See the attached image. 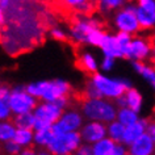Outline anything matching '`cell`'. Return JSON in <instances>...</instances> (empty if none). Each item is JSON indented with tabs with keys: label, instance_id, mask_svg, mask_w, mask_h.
I'll use <instances>...</instances> for the list:
<instances>
[{
	"label": "cell",
	"instance_id": "cell-1",
	"mask_svg": "<svg viewBox=\"0 0 155 155\" xmlns=\"http://www.w3.org/2000/svg\"><path fill=\"white\" fill-rule=\"evenodd\" d=\"M71 86L64 79L38 80L25 84V91L37 100L46 103H55L57 100L66 97L70 94Z\"/></svg>",
	"mask_w": 155,
	"mask_h": 155
},
{
	"label": "cell",
	"instance_id": "cell-2",
	"mask_svg": "<svg viewBox=\"0 0 155 155\" xmlns=\"http://www.w3.org/2000/svg\"><path fill=\"white\" fill-rule=\"evenodd\" d=\"M80 112L86 121L108 124L117 120L118 108L114 101L107 99H84L80 104Z\"/></svg>",
	"mask_w": 155,
	"mask_h": 155
},
{
	"label": "cell",
	"instance_id": "cell-3",
	"mask_svg": "<svg viewBox=\"0 0 155 155\" xmlns=\"http://www.w3.org/2000/svg\"><path fill=\"white\" fill-rule=\"evenodd\" d=\"M90 80L99 90L103 99L110 100V101L117 100L133 88L131 82L126 78H114L103 72H97L95 75H92Z\"/></svg>",
	"mask_w": 155,
	"mask_h": 155
},
{
	"label": "cell",
	"instance_id": "cell-4",
	"mask_svg": "<svg viewBox=\"0 0 155 155\" xmlns=\"http://www.w3.org/2000/svg\"><path fill=\"white\" fill-rule=\"evenodd\" d=\"M113 25L117 32L127 33L134 37L141 30L137 17V3H126L121 9L113 15Z\"/></svg>",
	"mask_w": 155,
	"mask_h": 155
},
{
	"label": "cell",
	"instance_id": "cell-5",
	"mask_svg": "<svg viewBox=\"0 0 155 155\" xmlns=\"http://www.w3.org/2000/svg\"><path fill=\"white\" fill-rule=\"evenodd\" d=\"M99 28H101V21L97 17L88 16V15H79L70 26V40L75 44L86 45L90 34Z\"/></svg>",
	"mask_w": 155,
	"mask_h": 155
},
{
	"label": "cell",
	"instance_id": "cell-6",
	"mask_svg": "<svg viewBox=\"0 0 155 155\" xmlns=\"http://www.w3.org/2000/svg\"><path fill=\"white\" fill-rule=\"evenodd\" d=\"M83 145V138L80 131L64 133L62 135H53V139L46 147V150L53 155H72Z\"/></svg>",
	"mask_w": 155,
	"mask_h": 155
},
{
	"label": "cell",
	"instance_id": "cell-7",
	"mask_svg": "<svg viewBox=\"0 0 155 155\" xmlns=\"http://www.w3.org/2000/svg\"><path fill=\"white\" fill-rule=\"evenodd\" d=\"M38 100L29 95L25 91V86L17 84L12 87V94L9 96V107L12 109L13 116L32 113L38 105Z\"/></svg>",
	"mask_w": 155,
	"mask_h": 155
},
{
	"label": "cell",
	"instance_id": "cell-8",
	"mask_svg": "<svg viewBox=\"0 0 155 155\" xmlns=\"http://www.w3.org/2000/svg\"><path fill=\"white\" fill-rule=\"evenodd\" d=\"M63 109H61L55 103H46L40 101L37 108L34 109V116L37 118V122L34 125V131L50 129L53 125L59 121V118L63 114Z\"/></svg>",
	"mask_w": 155,
	"mask_h": 155
},
{
	"label": "cell",
	"instance_id": "cell-9",
	"mask_svg": "<svg viewBox=\"0 0 155 155\" xmlns=\"http://www.w3.org/2000/svg\"><path fill=\"white\" fill-rule=\"evenodd\" d=\"M86 124V118L80 110L66 109L55 125L51 126L53 135H62L64 133H74L80 131L83 125Z\"/></svg>",
	"mask_w": 155,
	"mask_h": 155
},
{
	"label": "cell",
	"instance_id": "cell-10",
	"mask_svg": "<svg viewBox=\"0 0 155 155\" xmlns=\"http://www.w3.org/2000/svg\"><path fill=\"white\" fill-rule=\"evenodd\" d=\"M153 54V44L145 37L134 36L125 53V58L131 62H145Z\"/></svg>",
	"mask_w": 155,
	"mask_h": 155
},
{
	"label": "cell",
	"instance_id": "cell-11",
	"mask_svg": "<svg viewBox=\"0 0 155 155\" xmlns=\"http://www.w3.org/2000/svg\"><path fill=\"white\" fill-rule=\"evenodd\" d=\"M80 135L83 138V143L86 145H95L99 141L108 137L107 125L101 122H95V121H86L80 130Z\"/></svg>",
	"mask_w": 155,
	"mask_h": 155
},
{
	"label": "cell",
	"instance_id": "cell-12",
	"mask_svg": "<svg viewBox=\"0 0 155 155\" xmlns=\"http://www.w3.org/2000/svg\"><path fill=\"white\" fill-rule=\"evenodd\" d=\"M137 17L141 29L155 28V0H139L137 3Z\"/></svg>",
	"mask_w": 155,
	"mask_h": 155
},
{
	"label": "cell",
	"instance_id": "cell-13",
	"mask_svg": "<svg viewBox=\"0 0 155 155\" xmlns=\"http://www.w3.org/2000/svg\"><path fill=\"white\" fill-rule=\"evenodd\" d=\"M101 54L103 57L108 58H113V59H120V58H125V50L122 49V46L120 45V42L117 41L116 33H108L107 38L104 41V44L101 45Z\"/></svg>",
	"mask_w": 155,
	"mask_h": 155
},
{
	"label": "cell",
	"instance_id": "cell-14",
	"mask_svg": "<svg viewBox=\"0 0 155 155\" xmlns=\"http://www.w3.org/2000/svg\"><path fill=\"white\" fill-rule=\"evenodd\" d=\"M129 155H155V142L149 137V134H143L134 143L127 146Z\"/></svg>",
	"mask_w": 155,
	"mask_h": 155
},
{
	"label": "cell",
	"instance_id": "cell-15",
	"mask_svg": "<svg viewBox=\"0 0 155 155\" xmlns=\"http://www.w3.org/2000/svg\"><path fill=\"white\" fill-rule=\"evenodd\" d=\"M147 125H149V121L145 120V118H141L138 122H135V124H133V125H130V126H126L125 127V133H124L122 143L126 147L130 146L131 143H134L138 138H141L143 134H146Z\"/></svg>",
	"mask_w": 155,
	"mask_h": 155
},
{
	"label": "cell",
	"instance_id": "cell-16",
	"mask_svg": "<svg viewBox=\"0 0 155 155\" xmlns=\"http://www.w3.org/2000/svg\"><path fill=\"white\" fill-rule=\"evenodd\" d=\"M133 68L155 91V67L154 66L147 64L146 62H133Z\"/></svg>",
	"mask_w": 155,
	"mask_h": 155
},
{
	"label": "cell",
	"instance_id": "cell-17",
	"mask_svg": "<svg viewBox=\"0 0 155 155\" xmlns=\"http://www.w3.org/2000/svg\"><path fill=\"white\" fill-rule=\"evenodd\" d=\"M78 63H79L80 68L92 75L97 74L100 70V62H97L96 57L91 51H83L78 58Z\"/></svg>",
	"mask_w": 155,
	"mask_h": 155
},
{
	"label": "cell",
	"instance_id": "cell-18",
	"mask_svg": "<svg viewBox=\"0 0 155 155\" xmlns=\"http://www.w3.org/2000/svg\"><path fill=\"white\" fill-rule=\"evenodd\" d=\"M125 97H126L127 108L139 114V112L143 108V96L141 95V92L137 88H131L125 94Z\"/></svg>",
	"mask_w": 155,
	"mask_h": 155
},
{
	"label": "cell",
	"instance_id": "cell-19",
	"mask_svg": "<svg viewBox=\"0 0 155 155\" xmlns=\"http://www.w3.org/2000/svg\"><path fill=\"white\" fill-rule=\"evenodd\" d=\"M22 149H28L34 145V130L33 129H17L16 137L13 139Z\"/></svg>",
	"mask_w": 155,
	"mask_h": 155
},
{
	"label": "cell",
	"instance_id": "cell-20",
	"mask_svg": "<svg viewBox=\"0 0 155 155\" xmlns=\"http://www.w3.org/2000/svg\"><path fill=\"white\" fill-rule=\"evenodd\" d=\"M107 131H108V138H110L116 143H122L124 139V133H125V126L117 120L107 125Z\"/></svg>",
	"mask_w": 155,
	"mask_h": 155
},
{
	"label": "cell",
	"instance_id": "cell-21",
	"mask_svg": "<svg viewBox=\"0 0 155 155\" xmlns=\"http://www.w3.org/2000/svg\"><path fill=\"white\" fill-rule=\"evenodd\" d=\"M13 124L17 126V129H33L37 122V118L34 113H25V114H18L13 116Z\"/></svg>",
	"mask_w": 155,
	"mask_h": 155
},
{
	"label": "cell",
	"instance_id": "cell-22",
	"mask_svg": "<svg viewBox=\"0 0 155 155\" xmlns=\"http://www.w3.org/2000/svg\"><path fill=\"white\" fill-rule=\"evenodd\" d=\"M139 120H141L139 114L135 113L134 110L129 109V108H122V109H118V112H117V121L121 122L125 127L138 122Z\"/></svg>",
	"mask_w": 155,
	"mask_h": 155
},
{
	"label": "cell",
	"instance_id": "cell-23",
	"mask_svg": "<svg viewBox=\"0 0 155 155\" xmlns=\"http://www.w3.org/2000/svg\"><path fill=\"white\" fill-rule=\"evenodd\" d=\"M17 133V126L13 124V121H3L0 124V139L3 143L13 141Z\"/></svg>",
	"mask_w": 155,
	"mask_h": 155
},
{
	"label": "cell",
	"instance_id": "cell-24",
	"mask_svg": "<svg viewBox=\"0 0 155 155\" xmlns=\"http://www.w3.org/2000/svg\"><path fill=\"white\" fill-rule=\"evenodd\" d=\"M126 3L124 2V0H100V2H97V8L101 13H110L113 12V11H116L117 12L118 9H121L124 5H125Z\"/></svg>",
	"mask_w": 155,
	"mask_h": 155
},
{
	"label": "cell",
	"instance_id": "cell-25",
	"mask_svg": "<svg viewBox=\"0 0 155 155\" xmlns=\"http://www.w3.org/2000/svg\"><path fill=\"white\" fill-rule=\"evenodd\" d=\"M116 145L117 143L107 137L99 141L97 143H95V145H92V151H94V155H109Z\"/></svg>",
	"mask_w": 155,
	"mask_h": 155
},
{
	"label": "cell",
	"instance_id": "cell-26",
	"mask_svg": "<svg viewBox=\"0 0 155 155\" xmlns=\"http://www.w3.org/2000/svg\"><path fill=\"white\" fill-rule=\"evenodd\" d=\"M63 4L71 9H75L80 15H88L94 9V4L90 2H86V0H66Z\"/></svg>",
	"mask_w": 155,
	"mask_h": 155
},
{
	"label": "cell",
	"instance_id": "cell-27",
	"mask_svg": "<svg viewBox=\"0 0 155 155\" xmlns=\"http://www.w3.org/2000/svg\"><path fill=\"white\" fill-rule=\"evenodd\" d=\"M51 139H53L51 127H50V129H44V130L34 131V146L40 147V149L46 150V147H48V145L50 143Z\"/></svg>",
	"mask_w": 155,
	"mask_h": 155
},
{
	"label": "cell",
	"instance_id": "cell-28",
	"mask_svg": "<svg viewBox=\"0 0 155 155\" xmlns=\"http://www.w3.org/2000/svg\"><path fill=\"white\" fill-rule=\"evenodd\" d=\"M107 34L108 33L104 32L101 28L95 29L94 32L90 34V37H88L86 45L94 46V48H101V45L104 44V41H105V38H107Z\"/></svg>",
	"mask_w": 155,
	"mask_h": 155
},
{
	"label": "cell",
	"instance_id": "cell-29",
	"mask_svg": "<svg viewBox=\"0 0 155 155\" xmlns=\"http://www.w3.org/2000/svg\"><path fill=\"white\" fill-rule=\"evenodd\" d=\"M13 116L12 109L9 107V100L0 99V120L3 121H9V118Z\"/></svg>",
	"mask_w": 155,
	"mask_h": 155
},
{
	"label": "cell",
	"instance_id": "cell-30",
	"mask_svg": "<svg viewBox=\"0 0 155 155\" xmlns=\"http://www.w3.org/2000/svg\"><path fill=\"white\" fill-rule=\"evenodd\" d=\"M84 96H86V99H103L101 94L94 86V83L91 80H88L86 83V86H84Z\"/></svg>",
	"mask_w": 155,
	"mask_h": 155
},
{
	"label": "cell",
	"instance_id": "cell-31",
	"mask_svg": "<svg viewBox=\"0 0 155 155\" xmlns=\"http://www.w3.org/2000/svg\"><path fill=\"white\" fill-rule=\"evenodd\" d=\"M3 151L5 155H18L22 151V147L15 141L3 143Z\"/></svg>",
	"mask_w": 155,
	"mask_h": 155
},
{
	"label": "cell",
	"instance_id": "cell-32",
	"mask_svg": "<svg viewBox=\"0 0 155 155\" xmlns=\"http://www.w3.org/2000/svg\"><path fill=\"white\" fill-rule=\"evenodd\" d=\"M114 64H116V59L113 58H108V57H103L101 62H100V70L103 74H108L114 68Z\"/></svg>",
	"mask_w": 155,
	"mask_h": 155
},
{
	"label": "cell",
	"instance_id": "cell-33",
	"mask_svg": "<svg viewBox=\"0 0 155 155\" xmlns=\"http://www.w3.org/2000/svg\"><path fill=\"white\" fill-rule=\"evenodd\" d=\"M49 33H50V36H51V38H54V40H57V41L67 40V33H66V30L63 28H61V26H53Z\"/></svg>",
	"mask_w": 155,
	"mask_h": 155
},
{
	"label": "cell",
	"instance_id": "cell-34",
	"mask_svg": "<svg viewBox=\"0 0 155 155\" xmlns=\"http://www.w3.org/2000/svg\"><path fill=\"white\" fill-rule=\"evenodd\" d=\"M72 155H94V151H92V146L83 143V145L80 146L79 149H78Z\"/></svg>",
	"mask_w": 155,
	"mask_h": 155
},
{
	"label": "cell",
	"instance_id": "cell-35",
	"mask_svg": "<svg viewBox=\"0 0 155 155\" xmlns=\"http://www.w3.org/2000/svg\"><path fill=\"white\" fill-rule=\"evenodd\" d=\"M126 154H127V147L124 143H117L109 155H126Z\"/></svg>",
	"mask_w": 155,
	"mask_h": 155
},
{
	"label": "cell",
	"instance_id": "cell-36",
	"mask_svg": "<svg viewBox=\"0 0 155 155\" xmlns=\"http://www.w3.org/2000/svg\"><path fill=\"white\" fill-rule=\"evenodd\" d=\"M146 133L149 134V137L153 139V141L155 142V122H149V125H147V130Z\"/></svg>",
	"mask_w": 155,
	"mask_h": 155
},
{
	"label": "cell",
	"instance_id": "cell-37",
	"mask_svg": "<svg viewBox=\"0 0 155 155\" xmlns=\"http://www.w3.org/2000/svg\"><path fill=\"white\" fill-rule=\"evenodd\" d=\"M114 104H116V107H117L118 109H122V108H127V103H126L125 95L121 96V97H118L117 100H114Z\"/></svg>",
	"mask_w": 155,
	"mask_h": 155
},
{
	"label": "cell",
	"instance_id": "cell-38",
	"mask_svg": "<svg viewBox=\"0 0 155 155\" xmlns=\"http://www.w3.org/2000/svg\"><path fill=\"white\" fill-rule=\"evenodd\" d=\"M55 104L61 108V109H63V110L68 109V108H67V107H68V97L66 96V97H62V99H59V100H57Z\"/></svg>",
	"mask_w": 155,
	"mask_h": 155
},
{
	"label": "cell",
	"instance_id": "cell-39",
	"mask_svg": "<svg viewBox=\"0 0 155 155\" xmlns=\"http://www.w3.org/2000/svg\"><path fill=\"white\" fill-rule=\"evenodd\" d=\"M18 155H38V151H36L33 147H28V149H22Z\"/></svg>",
	"mask_w": 155,
	"mask_h": 155
},
{
	"label": "cell",
	"instance_id": "cell-40",
	"mask_svg": "<svg viewBox=\"0 0 155 155\" xmlns=\"http://www.w3.org/2000/svg\"><path fill=\"white\" fill-rule=\"evenodd\" d=\"M38 155H53V154H50L48 150H40L38 151Z\"/></svg>",
	"mask_w": 155,
	"mask_h": 155
},
{
	"label": "cell",
	"instance_id": "cell-41",
	"mask_svg": "<svg viewBox=\"0 0 155 155\" xmlns=\"http://www.w3.org/2000/svg\"><path fill=\"white\" fill-rule=\"evenodd\" d=\"M153 59H154V63H155V57H154V58H153Z\"/></svg>",
	"mask_w": 155,
	"mask_h": 155
},
{
	"label": "cell",
	"instance_id": "cell-42",
	"mask_svg": "<svg viewBox=\"0 0 155 155\" xmlns=\"http://www.w3.org/2000/svg\"><path fill=\"white\" fill-rule=\"evenodd\" d=\"M126 155H129V154H126Z\"/></svg>",
	"mask_w": 155,
	"mask_h": 155
}]
</instances>
